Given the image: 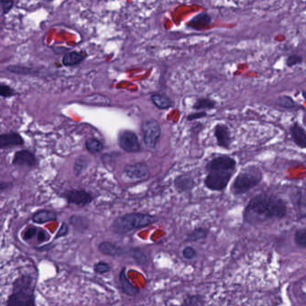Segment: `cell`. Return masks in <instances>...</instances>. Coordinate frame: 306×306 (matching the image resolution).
I'll use <instances>...</instances> for the list:
<instances>
[{
	"label": "cell",
	"mask_w": 306,
	"mask_h": 306,
	"mask_svg": "<svg viewBox=\"0 0 306 306\" xmlns=\"http://www.w3.org/2000/svg\"><path fill=\"white\" fill-rule=\"evenodd\" d=\"M286 214V203L282 199L272 194H260L248 203L243 218L247 223L255 225L271 219H281Z\"/></svg>",
	"instance_id": "6da1fadb"
},
{
	"label": "cell",
	"mask_w": 306,
	"mask_h": 306,
	"mask_svg": "<svg viewBox=\"0 0 306 306\" xmlns=\"http://www.w3.org/2000/svg\"><path fill=\"white\" fill-rule=\"evenodd\" d=\"M34 282L28 275L19 276L13 285L6 306H35Z\"/></svg>",
	"instance_id": "7a4b0ae2"
},
{
	"label": "cell",
	"mask_w": 306,
	"mask_h": 306,
	"mask_svg": "<svg viewBox=\"0 0 306 306\" xmlns=\"http://www.w3.org/2000/svg\"><path fill=\"white\" fill-rule=\"evenodd\" d=\"M156 216L144 213H129L117 217L112 222L110 229L116 235H127L128 233L155 224Z\"/></svg>",
	"instance_id": "3957f363"
},
{
	"label": "cell",
	"mask_w": 306,
	"mask_h": 306,
	"mask_svg": "<svg viewBox=\"0 0 306 306\" xmlns=\"http://www.w3.org/2000/svg\"><path fill=\"white\" fill-rule=\"evenodd\" d=\"M261 180L262 172L260 168L255 166H248L236 176L232 184V192L234 195L244 194L259 185Z\"/></svg>",
	"instance_id": "277c9868"
},
{
	"label": "cell",
	"mask_w": 306,
	"mask_h": 306,
	"mask_svg": "<svg viewBox=\"0 0 306 306\" xmlns=\"http://www.w3.org/2000/svg\"><path fill=\"white\" fill-rule=\"evenodd\" d=\"M141 132L145 146L149 149H155L162 134L159 123L155 120L144 121L141 126Z\"/></svg>",
	"instance_id": "5b68a950"
},
{
	"label": "cell",
	"mask_w": 306,
	"mask_h": 306,
	"mask_svg": "<svg viewBox=\"0 0 306 306\" xmlns=\"http://www.w3.org/2000/svg\"><path fill=\"white\" fill-rule=\"evenodd\" d=\"M234 171H210L205 179V185L210 191L225 190L231 181Z\"/></svg>",
	"instance_id": "8992f818"
},
{
	"label": "cell",
	"mask_w": 306,
	"mask_h": 306,
	"mask_svg": "<svg viewBox=\"0 0 306 306\" xmlns=\"http://www.w3.org/2000/svg\"><path fill=\"white\" fill-rule=\"evenodd\" d=\"M119 146L128 153L140 152L141 146L136 133L131 131H121L118 137Z\"/></svg>",
	"instance_id": "52a82bcc"
},
{
	"label": "cell",
	"mask_w": 306,
	"mask_h": 306,
	"mask_svg": "<svg viewBox=\"0 0 306 306\" xmlns=\"http://www.w3.org/2000/svg\"><path fill=\"white\" fill-rule=\"evenodd\" d=\"M236 161L228 156H219L209 161L206 164V169L210 171H235Z\"/></svg>",
	"instance_id": "ba28073f"
},
{
	"label": "cell",
	"mask_w": 306,
	"mask_h": 306,
	"mask_svg": "<svg viewBox=\"0 0 306 306\" xmlns=\"http://www.w3.org/2000/svg\"><path fill=\"white\" fill-rule=\"evenodd\" d=\"M64 197L68 203L79 206H88L94 200L90 192L85 190H71L67 191Z\"/></svg>",
	"instance_id": "9c48e42d"
},
{
	"label": "cell",
	"mask_w": 306,
	"mask_h": 306,
	"mask_svg": "<svg viewBox=\"0 0 306 306\" xmlns=\"http://www.w3.org/2000/svg\"><path fill=\"white\" fill-rule=\"evenodd\" d=\"M124 175L132 181H140L149 175V169L145 163L127 165L123 170Z\"/></svg>",
	"instance_id": "30bf717a"
},
{
	"label": "cell",
	"mask_w": 306,
	"mask_h": 306,
	"mask_svg": "<svg viewBox=\"0 0 306 306\" xmlns=\"http://www.w3.org/2000/svg\"><path fill=\"white\" fill-rule=\"evenodd\" d=\"M37 157L29 150L17 151L13 158V165L19 167L32 169L37 166Z\"/></svg>",
	"instance_id": "8fae6325"
},
{
	"label": "cell",
	"mask_w": 306,
	"mask_h": 306,
	"mask_svg": "<svg viewBox=\"0 0 306 306\" xmlns=\"http://www.w3.org/2000/svg\"><path fill=\"white\" fill-rule=\"evenodd\" d=\"M215 136L217 145L223 148H229L231 145V132L227 126L225 124H217L215 127Z\"/></svg>",
	"instance_id": "7c38bea8"
},
{
	"label": "cell",
	"mask_w": 306,
	"mask_h": 306,
	"mask_svg": "<svg viewBox=\"0 0 306 306\" xmlns=\"http://www.w3.org/2000/svg\"><path fill=\"white\" fill-rule=\"evenodd\" d=\"M98 251L104 255L110 257L122 256L127 252H130L124 247L117 245L110 241H102L98 245Z\"/></svg>",
	"instance_id": "4fadbf2b"
},
{
	"label": "cell",
	"mask_w": 306,
	"mask_h": 306,
	"mask_svg": "<svg viewBox=\"0 0 306 306\" xmlns=\"http://www.w3.org/2000/svg\"><path fill=\"white\" fill-rule=\"evenodd\" d=\"M25 140L17 132H9L0 135V147L6 148L12 146H23Z\"/></svg>",
	"instance_id": "5bb4252c"
},
{
	"label": "cell",
	"mask_w": 306,
	"mask_h": 306,
	"mask_svg": "<svg viewBox=\"0 0 306 306\" xmlns=\"http://www.w3.org/2000/svg\"><path fill=\"white\" fill-rule=\"evenodd\" d=\"M119 283L121 286V291L123 292L125 295L129 296H135L138 293V289L131 284L129 280L127 273H126V268L123 267L120 272L119 276Z\"/></svg>",
	"instance_id": "9a60e30c"
},
{
	"label": "cell",
	"mask_w": 306,
	"mask_h": 306,
	"mask_svg": "<svg viewBox=\"0 0 306 306\" xmlns=\"http://www.w3.org/2000/svg\"><path fill=\"white\" fill-rule=\"evenodd\" d=\"M292 139L300 148L306 149V131L298 123H294L290 128Z\"/></svg>",
	"instance_id": "2e32d148"
},
{
	"label": "cell",
	"mask_w": 306,
	"mask_h": 306,
	"mask_svg": "<svg viewBox=\"0 0 306 306\" xmlns=\"http://www.w3.org/2000/svg\"><path fill=\"white\" fill-rule=\"evenodd\" d=\"M195 185L193 178L189 174H181L176 177L174 180V187L179 192H188L191 191Z\"/></svg>",
	"instance_id": "e0dca14e"
},
{
	"label": "cell",
	"mask_w": 306,
	"mask_h": 306,
	"mask_svg": "<svg viewBox=\"0 0 306 306\" xmlns=\"http://www.w3.org/2000/svg\"><path fill=\"white\" fill-rule=\"evenodd\" d=\"M211 21H212V18L207 13H201L196 16H194L188 23V26H190L195 30H203L210 25Z\"/></svg>",
	"instance_id": "ac0fdd59"
},
{
	"label": "cell",
	"mask_w": 306,
	"mask_h": 306,
	"mask_svg": "<svg viewBox=\"0 0 306 306\" xmlns=\"http://www.w3.org/2000/svg\"><path fill=\"white\" fill-rule=\"evenodd\" d=\"M56 219H57V215H56L55 212L47 210V209L37 211L32 217L33 222L35 224H38V225H42V224H45V223H48L50 221H55Z\"/></svg>",
	"instance_id": "d6986e66"
},
{
	"label": "cell",
	"mask_w": 306,
	"mask_h": 306,
	"mask_svg": "<svg viewBox=\"0 0 306 306\" xmlns=\"http://www.w3.org/2000/svg\"><path fill=\"white\" fill-rule=\"evenodd\" d=\"M86 55L82 52L78 51H70L66 53L62 58V63L66 67H73V66L79 65L83 61H85Z\"/></svg>",
	"instance_id": "ffe728a7"
},
{
	"label": "cell",
	"mask_w": 306,
	"mask_h": 306,
	"mask_svg": "<svg viewBox=\"0 0 306 306\" xmlns=\"http://www.w3.org/2000/svg\"><path fill=\"white\" fill-rule=\"evenodd\" d=\"M151 100L152 102L160 110H167L172 106V101L171 100V98L166 95L155 94L151 96Z\"/></svg>",
	"instance_id": "44dd1931"
},
{
	"label": "cell",
	"mask_w": 306,
	"mask_h": 306,
	"mask_svg": "<svg viewBox=\"0 0 306 306\" xmlns=\"http://www.w3.org/2000/svg\"><path fill=\"white\" fill-rule=\"evenodd\" d=\"M130 253H131V257L135 260L136 262L139 265H146L149 261L148 256L146 255V252L141 250L139 248H134V249H131L130 250Z\"/></svg>",
	"instance_id": "7402d4cb"
},
{
	"label": "cell",
	"mask_w": 306,
	"mask_h": 306,
	"mask_svg": "<svg viewBox=\"0 0 306 306\" xmlns=\"http://www.w3.org/2000/svg\"><path fill=\"white\" fill-rule=\"evenodd\" d=\"M88 166H89L88 157L85 156H80L75 160L74 166H73V171L75 175L79 176L86 171Z\"/></svg>",
	"instance_id": "603a6c76"
},
{
	"label": "cell",
	"mask_w": 306,
	"mask_h": 306,
	"mask_svg": "<svg viewBox=\"0 0 306 306\" xmlns=\"http://www.w3.org/2000/svg\"><path fill=\"white\" fill-rule=\"evenodd\" d=\"M216 106V101L209 98H201L197 101L193 105L194 110H212Z\"/></svg>",
	"instance_id": "cb8c5ba5"
},
{
	"label": "cell",
	"mask_w": 306,
	"mask_h": 306,
	"mask_svg": "<svg viewBox=\"0 0 306 306\" xmlns=\"http://www.w3.org/2000/svg\"><path fill=\"white\" fill-rule=\"evenodd\" d=\"M86 147L91 154H99L103 150V144L96 138H88L86 141Z\"/></svg>",
	"instance_id": "d4e9b609"
},
{
	"label": "cell",
	"mask_w": 306,
	"mask_h": 306,
	"mask_svg": "<svg viewBox=\"0 0 306 306\" xmlns=\"http://www.w3.org/2000/svg\"><path fill=\"white\" fill-rule=\"evenodd\" d=\"M7 70L11 73H15V74H19V75H35L36 70L27 68V67H22V66H10L7 68Z\"/></svg>",
	"instance_id": "484cf974"
},
{
	"label": "cell",
	"mask_w": 306,
	"mask_h": 306,
	"mask_svg": "<svg viewBox=\"0 0 306 306\" xmlns=\"http://www.w3.org/2000/svg\"><path fill=\"white\" fill-rule=\"evenodd\" d=\"M207 236V231L204 228H197L187 236V241H198L203 240Z\"/></svg>",
	"instance_id": "4316f807"
},
{
	"label": "cell",
	"mask_w": 306,
	"mask_h": 306,
	"mask_svg": "<svg viewBox=\"0 0 306 306\" xmlns=\"http://www.w3.org/2000/svg\"><path fill=\"white\" fill-rule=\"evenodd\" d=\"M276 103H277V105L280 106L282 108H285V109H293L294 107L297 106L296 102L293 100L291 97L286 96L278 97L276 100Z\"/></svg>",
	"instance_id": "83f0119b"
},
{
	"label": "cell",
	"mask_w": 306,
	"mask_h": 306,
	"mask_svg": "<svg viewBox=\"0 0 306 306\" xmlns=\"http://www.w3.org/2000/svg\"><path fill=\"white\" fill-rule=\"evenodd\" d=\"M70 223L75 226L77 230H85L87 227L86 218L81 216H72L70 217Z\"/></svg>",
	"instance_id": "f1b7e54d"
},
{
	"label": "cell",
	"mask_w": 306,
	"mask_h": 306,
	"mask_svg": "<svg viewBox=\"0 0 306 306\" xmlns=\"http://www.w3.org/2000/svg\"><path fill=\"white\" fill-rule=\"evenodd\" d=\"M110 269L111 268H110V264H108L105 261H98L94 266V271H96V273L100 274V275L108 273L109 271H110Z\"/></svg>",
	"instance_id": "f546056e"
},
{
	"label": "cell",
	"mask_w": 306,
	"mask_h": 306,
	"mask_svg": "<svg viewBox=\"0 0 306 306\" xmlns=\"http://www.w3.org/2000/svg\"><path fill=\"white\" fill-rule=\"evenodd\" d=\"M38 233H39L38 228H36L34 226H30L23 233L22 238H23L24 241H30L33 238H34L35 236H38Z\"/></svg>",
	"instance_id": "4dcf8cb0"
},
{
	"label": "cell",
	"mask_w": 306,
	"mask_h": 306,
	"mask_svg": "<svg viewBox=\"0 0 306 306\" xmlns=\"http://www.w3.org/2000/svg\"><path fill=\"white\" fill-rule=\"evenodd\" d=\"M295 241L297 245L306 248V229H301L296 232Z\"/></svg>",
	"instance_id": "1f68e13d"
},
{
	"label": "cell",
	"mask_w": 306,
	"mask_h": 306,
	"mask_svg": "<svg viewBox=\"0 0 306 306\" xmlns=\"http://www.w3.org/2000/svg\"><path fill=\"white\" fill-rule=\"evenodd\" d=\"M0 95L3 98H9V97L15 96V91L7 85L1 84L0 85Z\"/></svg>",
	"instance_id": "d6a6232c"
},
{
	"label": "cell",
	"mask_w": 306,
	"mask_h": 306,
	"mask_svg": "<svg viewBox=\"0 0 306 306\" xmlns=\"http://www.w3.org/2000/svg\"><path fill=\"white\" fill-rule=\"evenodd\" d=\"M182 255H183L184 259H186V260L191 261V260H193L194 258H196L197 251L193 247L188 246V247H185V248L183 249V251H182Z\"/></svg>",
	"instance_id": "836d02e7"
},
{
	"label": "cell",
	"mask_w": 306,
	"mask_h": 306,
	"mask_svg": "<svg viewBox=\"0 0 306 306\" xmlns=\"http://www.w3.org/2000/svg\"><path fill=\"white\" fill-rule=\"evenodd\" d=\"M303 62V58L301 56L298 55H291L289 56L287 59H286V66L292 68V67H295V66L298 65Z\"/></svg>",
	"instance_id": "e575fe53"
},
{
	"label": "cell",
	"mask_w": 306,
	"mask_h": 306,
	"mask_svg": "<svg viewBox=\"0 0 306 306\" xmlns=\"http://www.w3.org/2000/svg\"><path fill=\"white\" fill-rule=\"evenodd\" d=\"M201 299L197 296H191L186 298L182 306H201Z\"/></svg>",
	"instance_id": "d590c367"
},
{
	"label": "cell",
	"mask_w": 306,
	"mask_h": 306,
	"mask_svg": "<svg viewBox=\"0 0 306 306\" xmlns=\"http://www.w3.org/2000/svg\"><path fill=\"white\" fill-rule=\"evenodd\" d=\"M68 232H69V227L68 226V224L62 223L60 229H59V231H58L57 235H56L55 239H60V238H62V237H65V236H68Z\"/></svg>",
	"instance_id": "8d00e7d4"
},
{
	"label": "cell",
	"mask_w": 306,
	"mask_h": 306,
	"mask_svg": "<svg viewBox=\"0 0 306 306\" xmlns=\"http://www.w3.org/2000/svg\"><path fill=\"white\" fill-rule=\"evenodd\" d=\"M14 5H15L14 1H4V0H2L1 1V8H2L3 15L9 13L12 10Z\"/></svg>",
	"instance_id": "74e56055"
},
{
	"label": "cell",
	"mask_w": 306,
	"mask_h": 306,
	"mask_svg": "<svg viewBox=\"0 0 306 306\" xmlns=\"http://www.w3.org/2000/svg\"><path fill=\"white\" fill-rule=\"evenodd\" d=\"M206 111H200V112H195V113H191L190 115L188 116V121H194V120H198V119H201V118H204L206 117Z\"/></svg>",
	"instance_id": "f35d334b"
},
{
	"label": "cell",
	"mask_w": 306,
	"mask_h": 306,
	"mask_svg": "<svg viewBox=\"0 0 306 306\" xmlns=\"http://www.w3.org/2000/svg\"><path fill=\"white\" fill-rule=\"evenodd\" d=\"M49 238H50V236H49V234H48L47 232L40 230V231H39V233H38L37 240H38L39 242H43V241H48Z\"/></svg>",
	"instance_id": "ab89813d"
},
{
	"label": "cell",
	"mask_w": 306,
	"mask_h": 306,
	"mask_svg": "<svg viewBox=\"0 0 306 306\" xmlns=\"http://www.w3.org/2000/svg\"><path fill=\"white\" fill-rule=\"evenodd\" d=\"M8 185H9L8 183H5V182H2V183H1V191H4V190H5V189H6V188H8Z\"/></svg>",
	"instance_id": "60d3db41"
},
{
	"label": "cell",
	"mask_w": 306,
	"mask_h": 306,
	"mask_svg": "<svg viewBox=\"0 0 306 306\" xmlns=\"http://www.w3.org/2000/svg\"><path fill=\"white\" fill-rule=\"evenodd\" d=\"M303 97L306 100V92H303Z\"/></svg>",
	"instance_id": "b9f144b4"
}]
</instances>
